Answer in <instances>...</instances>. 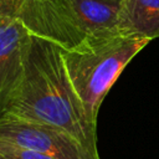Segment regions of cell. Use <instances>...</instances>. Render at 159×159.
<instances>
[{"label": "cell", "instance_id": "8", "mask_svg": "<svg viewBox=\"0 0 159 159\" xmlns=\"http://www.w3.org/2000/svg\"><path fill=\"white\" fill-rule=\"evenodd\" d=\"M22 0H0V16L17 17Z\"/></svg>", "mask_w": 159, "mask_h": 159}, {"label": "cell", "instance_id": "4", "mask_svg": "<svg viewBox=\"0 0 159 159\" xmlns=\"http://www.w3.org/2000/svg\"><path fill=\"white\" fill-rule=\"evenodd\" d=\"M17 19L32 35L63 50L76 47L87 37L68 0H22Z\"/></svg>", "mask_w": 159, "mask_h": 159}, {"label": "cell", "instance_id": "6", "mask_svg": "<svg viewBox=\"0 0 159 159\" xmlns=\"http://www.w3.org/2000/svg\"><path fill=\"white\" fill-rule=\"evenodd\" d=\"M117 29L149 41L159 37V0H122Z\"/></svg>", "mask_w": 159, "mask_h": 159}, {"label": "cell", "instance_id": "3", "mask_svg": "<svg viewBox=\"0 0 159 159\" xmlns=\"http://www.w3.org/2000/svg\"><path fill=\"white\" fill-rule=\"evenodd\" d=\"M0 140L55 159H101L89 153L67 130L15 116H0Z\"/></svg>", "mask_w": 159, "mask_h": 159}, {"label": "cell", "instance_id": "1", "mask_svg": "<svg viewBox=\"0 0 159 159\" xmlns=\"http://www.w3.org/2000/svg\"><path fill=\"white\" fill-rule=\"evenodd\" d=\"M62 47L31 34L22 80L2 114L56 125L99 158L92 123L68 78Z\"/></svg>", "mask_w": 159, "mask_h": 159}, {"label": "cell", "instance_id": "5", "mask_svg": "<svg viewBox=\"0 0 159 159\" xmlns=\"http://www.w3.org/2000/svg\"><path fill=\"white\" fill-rule=\"evenodd\" d=\"M30 40L20 19L0 16V116L22 80Z\"/></svg>", "mask_w": 159, "mask_h": 159}, {"label": "cell", "instance_id": "7", "mask_svg": "<svg viewBox=\"0 0 159 159\" xmlns=\"http://www.w3.org/2000/svg\"><path fill=\"white\" fill-rule=\"evenodd\" d=\"M0 159H55L46 154L0 140Z\"/></svg>", "mask_w": 159, "mask_h": 159}, {"label": "cell", "instance_id": "2", "mask_svg": "<svg viewBox=\"0 0 159 159\" xmlns=\"http://www.w3.org/2000/svg\"><path fill=\"white\" fill-rule=\"evenodd\" d=\"M148 42L111 31L87 36L76 47L62 50L71 84L92 123L97 124L99 107L124 67Z\"/></svg>", "mask_w": 159, "mask_h": 159}]
</instances>
